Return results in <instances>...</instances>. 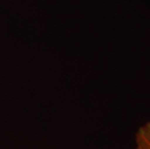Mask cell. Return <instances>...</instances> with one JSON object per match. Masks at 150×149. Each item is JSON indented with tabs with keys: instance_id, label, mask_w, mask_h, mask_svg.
Masks as SVG:
<instances>
[{
	"instance_id": "1",
	"label": "cell",
	"mask_w": 150,
	"mask_h": 149,
	"mask_svg": "<svg viewBox=\"0 0 150 149\" xmlns=\"http://www.w3.org/2000/svg\"><path fill=\"white\" fill-rule=\"evenodd\" d=\"M136 145L142 149H150V120L139 127L135 136Z\"/></svg>"
},
{
	"instance_id": "2",
	"label": "cell",
	"mask_w": 150,
	"mask_h": 149,
	"mask_svg": "<svg viewBox=\"0 0 150 149\" xmlns=\"http://www.w3.org/2000/svg\"><path fill=\"white\" fill-rule=\"evenodd\" d=\"M134 149H142V148H140L139 146H138V145H136V146H135V148H134Z\"/></svg>"
}]
</instances>
